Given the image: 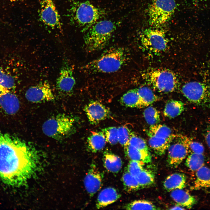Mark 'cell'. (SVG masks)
I'll list each match as a JSON object with an SVG mask.
<instances>
[{
  "label": "cell",
  "instance_id": "cell-11",
  "mask_svg": "<svg viewBox=\"0 0 210 210\" xmlns=\"http://www.w3.org/2000/svg\"><path fill=\"white\" fill-rule=\"evenodd\" d=\"M25 96L29 101L34 103L51 101L55 99L50 86L46 81L30 87L26 91Z\"/></svg>",
  "mask_w": 210,
  "mask_h": 210
},
{
  "label": "cell",
  "instance_id": "cell-25",
  "mask_svg": "<svg viewBox=\"0 0 210 210\" xmlns=\"http://www.w3.org/2000/svg\"><path fill=\"white\" fill-rule=\"evenodd\" d=\"M184 109V105L182 102L170 99L166 102L163 114L166 117L174 118L180 115Z\"/></svg>",
  "mask_w": 210,
  "mask_h": 210
},
{
  "label": "cell",
  "instance_id": "cell-23",
  "mask_svg": "<svg viewBox=\"0 0 210 210\" xmlns=\"http://www.w3.org/2000/svg\"><path fill=\"white\" fill-rule=\"evenodd\" d=\"M103 161L105 168L113 173H118L122 167V162L121 158L111 153L108 152L104 153Z\"/></svg>",
  "mask_w": 210,
  "mask_h": 210
},
{
  "label": "cell",
  "instance_id": "cell-44",
  "mask_svg": "<svg viewBox=\"0 0 210 210\" xmlns=\"http://www.w3.org/2000/svg\"><path fill=\"white\" fill-rule=\"evenodd\" d=\"M194 2H196L198 1L199 0H190Z\"/></svg>",
  "mask_w": 210,
  "mask_h": 210
},
{
  "label": "cell",
  "instance_id": "cell-27",
  "mask_svg": "<svg viewBox=\"0 0 210 210\" xmlns=\"http://www.w3.org/2000/svg\"><path fill=\"white\" fill-rule=\"evenodd\" d=\"M148 136H153L172 140L174 135L172 134L170 129L164 125L157 124L150 126L148 133Z\"/></svg>",
  "mask_w": 210,
  "mask_h": 210
},
{
  "label": "cell",
  "instance_id": "cell-1",
  "mask_svg": "<svg viewBox=\"0 0 210 210\" xmlns=\"http://www.w3.org/2000/svg\"><path fill=\"white\" fill-rule=\"evenodd\" d=\"M37 151L18 137L0 131V178L13 187L25 183L36 166Z\"/></svg>",
  "mask_w": 210,
  "mask_h": 210
},
{
  "label": "cell",
  "instance_id": "cell-38",
  "mask_svg": "<svg viewBox=\"0 0 210 210\" xmlns=\"http://www.w3.org/2000/svg\"><path fill=\"white\" fill-rule=\"evenodd\" d=\"M144 164L140 162L130 160L127 166V171L136 177L144 169Z\"/></svg>",
  "mask_w": 210,
  "mask_h": 210
},
{
  "label": "cell",
  "instance_id": "cell-6",
  "mask_svg": "<svg viewBox=\"0 0 210 210\" xmlns=\"http://www.w3.org/2000/svg\"><path fill=\"white\" fill-rule=\"evenodd\" d=\"M73 11V18L76 24L85 32L101 18L103 11L89 1L78 3Z\"/></svg>",
  "mask_w": 210,
  "mask_h": 210
},
{
  "label": "cell",
  "instance_id": "cell-29",
  "mask_svg": "<svg viewBox=\"0 0 210 210\" xmlns=\"http://www.w3.org/2000/svg\"><path fill=\"white\" fill-rule=\"evenodd\" d=\"M136 89L145 107L147 106L158 100V97L147 87H141Z\"/></svg>",
  "mask_w": 210,
  "mask_h": 210
},
{
  "label": "cell",
  "instance_id": "cell-35",
  "mask_svg": "<svg viewBox=\"0 0 210 210\" xmlns=\"http://www.w3.org/2000/svg\"><path fill=\"white\" fill-rule=\"evenodd\" d=\"M107 142L112 145H115L118 142V128L114 127H106L102 130Z\"/></svg>",
  "mask_w": 210,
  "mask_h": 210
},
{
  "label": "cell",
  "instance_id": "cell-21",
  "mask_svg": "<svg viewBox=\"0 0 210 210\" xmlns=\"http://www.w3.org/2000/svg\"><path fill=\"white\" fill-rule=\"evenodd\" d=\"M106 142L105 135L102 131L92 132L87 140L88 148L93 153L102 150Z\"/></svg>",
  "mask_w": 210,
  "mask_h": 210
},
{
  "label": "cell",
  "instance_id": "cell-3",
  "mask_svg": "<svg viewBox=\"0 0 210 210\" xmlns=\"http://www.w3.org/2000/svg\"><path fill=\"white\" fill-rule=\"evenodd\" d=\"M114 22L104 20L97 22L85 32L84 40L87 51L101 50L108 44L116 29Z\"/></svg>",
  "mask_w": 210,
  "mask_h": 210
},
{
  "label": "cell",
  "instance_id": "cell-20",
  "mask_svg": "<svg viewBox=\"0 0 210 210\" xmlns=\"http://www.w3.org/2000/svg\"><path fill=\"white\" fill-rule=\"evenodd\" d=\"M196 172L193 188L197 190L210 188V167L204 166Z\"/></svg>",
  "mask_w": 210,
  "mask_h": 210
},
{
  "label": "cell",
  "instance_id": "cell-13",
  "mask_svg": "<svg viewBox=\"0 0 210 210\" xmlns=\"http://www.w3.org/2000/svg\"><path fill=\"white\" fill-rule=\"evenodd\" d=\"M75 84L72 68L67 61L65 60L56 81L57 88L62 93L69 94L72 92Z\"/></svg>",
  "mask_w": 210,
  "mask_h": 210
},
{
  "label": "cell",
  "instance_id": "cell-16",
  "mask_svg": "<svg viewBox=\"0 0 210 210\" xmlns=\"http://www.w3.org/2000/svg\"><path fill=\"white\" fill-rule=\"evenodd\" d=\"M0 107L6 114H14L20 108L19 99L15 94L7 91L0 96Z\"/></svg>",
  "mask_w": 210,
  "mask_h": 210
},
{
  "label": "cell",
  "instance_id": "cell-40",
  "mask_svg": "<svg viewBox=\"0 0 210 210\" xmlns=\"http://www.w3.org/2000/svg\"><path fill=\"white\" fill-rule=\"evenodd\" d=\"M205 139L207 145L210 149V126L206 129L205 134Z\"/></svg>",
  "mask_w": 210,
  "mask_h": 210
},
{
  "label": "cell",
  "instance_id": "cell-12",
  "mask_svg": "<svg viewBox=\"0 0 210 210\" xmlns=\"http://www.w3.org/2000/svg\"><path fill=\"white\" fill-rule=\"evenodd\" d=\"M40 17L42 22L52 28H60V17L52 0H40Z\"/></svg>",
  "mask_w": 210,
  "mask_h": 210
},
{
  "label": "cell",
  "instance_id": "cell-22",
  "mask_svg": "<svg viewBox=\"0 0 210 210\" xmlns=\"http://www.w3.org/2000/svg\"><path fill=\"white\" fill-rule=\"evenodd\" d=\"M120 102L122 105L130 108L145 107L136 89L130 90L125 93L120 98Z\"/></svg>",
  "mask_w": 210,
  "mask_h": 210
},
{
  "label": "cell",
  "instance_id": "cell-2",
  "mask_svg": "<svg viewBox=\"0 0 210 210\" xmlns=\"http://www.w3.org/2000/svg\"><path fill=\"white\" fill-rule=\"evenodd\" d=\"M128 60V54L125 49L121 47L113 48L87 63L83 69L84 72L88 74L112 73L120 69Z\"/></svg>",
  "mask_w": 210,
  "mask_h": 210
},
{
  "label": "cell",
  "instance_id": "cell-4",
  "mask_svg": "<svg viewBox=\"0 0 210 210\" xmlns=\"http://www.w3.org/2000/svg\"><path fill=\"white\" fill-rule=\"evenodd\" d=\"M74 120L65 114H58L47 120L42 129L47 136L57 140L63 139L71 135L74 128Z\"/></svg>",
  "mask_w": 210,
  "mask_h": 210
},
{
  "label": "cell",
  "instance_id": "cell-15",
  "mask_svg": "<svg viewBox=\"0 0 210 210\" xmlns=\"http://www.w3.org/2000/svg\"><path fill=\"white\" fill-rule=\"evenodd\" d=\"M102 177L95 165L92 164L84 181L85 188L90 196H93L101 188L102 185Z\"/></svg>",
  "mask_w": 210,
  "mask_h": 210
},
{
  "label": "cell",
  "instance_id": "cell-33",
  "mask_svg": "<svg viewBox=\"0 0 210 210\" xmlns=\"http://www.w3.org/2000/svg\"><path fill=\"white\" fill-rule=\"evenodd\" d=\"M143 115L147 123L150 126L158 124L160 121V114L155 108L149 106L144 111Z\"/></svg>",
  "mask_w": 210,
  "mask_h": 210
},
{
  "label": "cell",
  "instance_id": "cell-28",
  "mask_svg": "<svg viewBox=\"0 0 210 210\" xmlns=\"http://www.w3.org/2000/svg\"><path fill=\"white\" fill-rule=\"evenodd\" d=\"M204 158L203 154L192 153L187 158L186 165L192 171H196L204 166Z\"/></svg>",
  "mask_w": 210,
  "mask_h": 210
},
{
  "label": "cell",
  "instance_id": "cell-26",
  "mask_svg": "<svg viewBox=\"0 0 210 210\" xmlns=\"http://www.w3.org/2000/svg\"><path fill=\"white\" fill-rule=\"evenodd\" d=\"M148 136L149 145L155 153L160 156L164 154L167 150L172 140L153 136Z\"/></svg>",
  "mask_w": 210,
  "mask_h": 210
},
{
  "label": "cell",
  "instance_id": "cell-5",
  "mask_svg": "<svg viewBox=\"0 0 210 210\" xmlns=\"http://www.w3.org/2000/svg\"><path fill=\"white\" fill-rule=\"evenodd\" d=\"M143 76L145 80L160 92H171L177 88V78L170 70L154 69L146 71Z\"/></svg>",
  "mask_w": 210,
  "mask_h": 210
},
{
  "label": "cell",
  "instance_id": "cell-32",
  "mask_svg": "<svg viewBox=\"0 0 210 210\" xmlns=\"http://www.w3.org/2000/svg\"><path fill=\"white\" fill-rule=\"evenodd\" d=\"M122 181L125 189L129 192L136 191L141 188L136 177L127 171L122 176Z\"/></svg>",
  "mask_w": 210,
  "mask_h": 210
},
{
  "label": "cell",
  "instance_id": "cell-19",
  "mask_svg": "<svg viewBox=\"0 0 210 210\" xmlns=\"http://www.w3.org/2000/svg\"><path fill=\"white\" fill-rule=\"evenodd\" d=\"M186 177L182 173H174L168 176L164 180V188L169 192L177 189H183L186 186Z\"/></svg>",
  "mask_w": 210,
  "mask_h": 210
},
{
  "label": "cell",
  "instance_id": "cell-8",
  "mask_svg": "<svg viewBox=\"0 0 210 210\" xmlns=\"http://www.w3.org/2000/svg\"><path fill=\"white\" fill-rule=\"evenodd\" d=\"M181 91L190 102L198 106L210 108V87L197 81H191L185 84Z\"/></svg>",
  "mask_w": 210,
  "mask_h": 210
},
{
  "label": "cell",
  "instance_id": "cell-30",
  "mask_svg": "<svg viewBox=\"0 0 210 210\" xmlns=\"http://www.w3.org/2000/svg\"><path fill=\"white\" fill-rule=\"evenodd\" d=\"M140 188L150 186L155 181V175L150 170L144 169L136 177Z\"/></svg>",
  "mask_w": 210,
  "mask_h": 210
},
{
  "label": "cell",
  "instance_id": "cell-37",
  "mask_svg": "<svg viewBox=\"0 0 210 210\" xmlns=\"http://www.w3.org/2000/svg\"><path fill=\"white\" fill-rule=\"evenodd\" d=\"M15 85L13 78L0 69V86L8 90L14 88Z\"/></svg>",
  "mask_w": 210,
  "mask_h": 210
},
{
  "label": "cell",
  "instance_id": "cell-34",
  "mask_svg": "<svg viewBox=\"0 0 210 210\" xmlns=\"http://www.w3.org/2000/svg\"><path fill=\"white\" fill-rule=\"evenodd\" d=\"M129 144L137 149L147 152H150L145 141L133 132L131 133Z\"/></svg>",
  "mask_w": 210,
  "mask_h": 210
},
{
  "label": "cell",
  "instance_id": "cell-24",
  "mask_svg": "<svg viewBox=\"0 0 210 210\" xmlns=\"http://www.w3.org/2000/svg\"><path fill=\"white\" fill-rule=\"evenodd\" d=\"M124 148L125 154L130 160L140 162L144 164L151 161L150 152L140 150L129 144Z\"/></svg>",
  "mask_w": 210,
  "mask_h": 210
},
{
  "label": "cell",
  "instance_id": "cell-41",
  "mask_svg": "<svg viewBox=\"0 0 210 210\" xmlns=\"http://www.w3.org/2000/svg\"><path fill=\"white\" fill-rule=\"evenodd\" d=\"M183 207L180 206V205H177L176 206H175L172 208H170V209H174V210H180V209H185Z\"/></svg>",
  "mask_w": 210,
  "mask_h": 210
},
{
  "label": "cell",
  "instance_id": "cell-36",
  "mask_svg": "<svg viewBox=\"0 0 210 210\" xmlns=\"http://www.w3.org/2000/svg\"><path fill=\"white\" fill-rule=\"evenodd\" d=\"M131 132L126 126H120L118 128V142L124 148L129 144Z\"/></svg>",
  "mask_w": 210,
  "mask_h": 210
},
{
  "label": "cell",
  "instance_id": "cell-43",
  "mask_svg": "<svg viewBox=\"0 0 210 210\" xmlns=\"http://www.w3.org/2000/svg\"><path fill=\"white\" fill-rule=\"evenodd\" d=\"M10 1L13 2H15L17 1H19V0H9Z\"/></svg>",
  "mask_w": 210,
  "mask_h": 210
},
{
  "label": "cell",
  "instance_id": "cell-10",
  "mask_svg": "<svg viewBox=\"0 0 210 210\" xmlns=\"http://www.w3.org/2000/svg\"><path fill=\"white\" fill-rule=\"evenodd\" d=\"M142 46L150 51L161 52L165 51L168 41L164 32L160 29L148 28L143 31L141 37Z\"/></svg>",
  "mask_w": 210,
  "mask_h": 210
},
{
  "label": "cell",
  "instance_id": "cell-14",
  "mask_svg": "<svg viewBox=\"0 0 210 210\" xmlns=\"http://www.w3.org/2000/svg\"><path fill=\"white\" fill-rule=\"evenodd\" d=\"M89 122L91 124L96 125L105 119L110 116L108 108L97 101H92L86 105L84 108Z\"/></svg>",
  "mask_w": 210,
  "mask_h": 210
},
{
  "label": "cell",
  "instance_id": "cell-18",
  "mask_svg": "<svg viewBox=\"0 0 210 210\" xmlns=\"http://www.w3.org/2000/svg\"><path fill=\"white\" fill-rule=\"evenodd\" d=\"M170 196L178 205L190 209L197 202L196 198L183 189H177L171 191Z\"/></svg>",
  "mask_w": 210,
  "mask_h": 210
},
{
  "label": "cell",
  "instance_id": "cell-17",
  "mask_svg": "<svg viewBox=\"0 0 210 210\" xmlns=\"http://www.w3.org/2000/svg\"><path fill=\"white\" fill-rule=\"evenodd\" d=\"M120 196V195L114 188H105L101 190L98 195L96 207L99 209L106 207L115 202Z\"/></svg>",
  "mask_w": 210,
  "mask_h": 210
},
{
  "label": "cell",
  "instance_id": "cell-9",
  "mask_svg": "<svg viewBox=\"0 0 210 210\" xmlns=\"http://www.w3.org/2000/svg\"><path fill=\"white\" fill-rule=\"evenodd\" d=\"M189 138L183 135H174L168 148L167 162L171 168H176L186 158L188 153Z\"/></svg>",
  "mask_w": 210,
  "mask_h": 210
},
{
  "label": "cell",
  "instance_id": "cell-7",
  "mask_svg": "<svg viewBox=\"0 0 210 210\" xmlns=\"http://www.w3.org/2000/svg\"><path fill=\"white\" fill-rule=\"evenodd\" d=\"M176 7L174 0H154L148 8L150 24L158 26L165 23L172 15Z\"/></svg>",
  "mask_w": 210,
  "mask_h": 210
},
{
  "label": "cell",
  "instance_id": "cell-31",
  "mask_svg": "<svg viewBox=\"0 0 210 210\" xmlns=\"http://www.w3.org/2000/svg\"><path fill=\"white\" fill-rule=\"evenodd\" d=\"M128 210H156L159 209L151 202L144 200H135L130 203L124 207Z\"/></svg>",
  "mask_w": 210,
  "mask_h": 210
},
{
  "label": "cell",
  "instance_id": "cell-39",
  "mask_svg": "<svg viewBox=\"0 0 210 210\" xmlns=\"http://www.w3.org/2000/svg\"><path fill=\"white\" fill-rule=\"evenodd\" d=\"M189 149L192 151V153L203 154L204 151L203 146L200 142L193 141L189 139Z\"/></svg>",
  "mask_w": 210,
  "mask_h": 210
},
{
  "label": "cell",
  "instance_id": "cell-42",
  "mask_svg": "<svg viewBox=\"0 0 210 210\" xmlns=\"http://www.w3.org/2000/svg\"><path fill=\"white\" fill-rule=\"evenodd\" d=\"M8 90L0 86V96L4 92L7 91Z\"/></svg>",
  "mask_w": 210,
  "mask_h": 210
}]
</instances>
